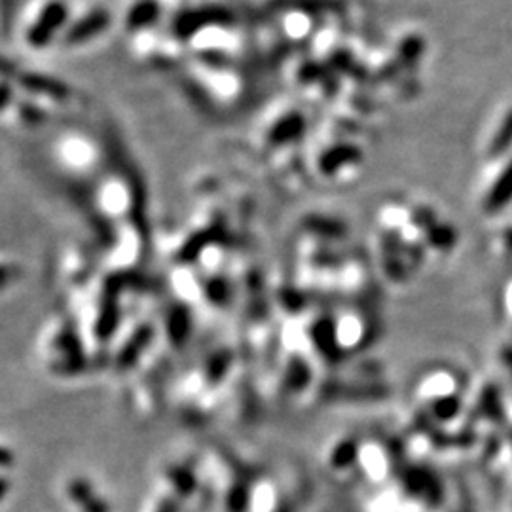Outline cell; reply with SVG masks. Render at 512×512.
<instances>
[{
    "instance_id": "obj_1",
    "label": "cell",
    "mask_w": 512,
    "mask_h": 512,
    "mask_svg": "<svg viewBox=\"0 0 512 512\" xmlns=\"http://www.w3.org/2000/svg\"><path fill=\"white\" fill-rule=\"evenodd\" d=\"M42 349L50 370H57L60 374L78 370L82 351L78 340L63 323H57L52 330L48 329V336L44 340Z\"/></svg>"
},
{
    "instance_id": "obj_2",
    "label": "cell",
    "mask_w": 512,
    "mask_h": 512,
    "mask_svg": "<svg viewBox=\"0 0 512 512\" xmlns=\"http://www.w3.org/2000/svg\"><path fill=\"white\" fill-rule=\"evenodd\" d=\"M67 497L80 512H109L107 503L101 500L99 493L87 484L84 478L70 480L67 484Z\"/></svg>"
},
{
    "instance_id": "obj_3",
    "label": "cell",
    "mask_w": 512,
    "mask_h": 512,
    "mask_svg": "<svg viewBox=\"0 0 512 512\" xmlns=\"http://www.w3.org/2000/svg\"><path fill=\"white\" fill-rule=\"evenodd\" d=\"M510 196H512V162L507 164V175L503 173L501 177L495 181V186L488 190L486 205L488 207H501Z\"/></svg>"
},
{
    "instance_id": "obj_4",
    "label": "cell",
    "mask_w": 512,
    "mask_h": 512,
    "mask_svg": "<svg viewBox=\"0 0 512 512\" xmlns=\"http://www.w3.org/2000/svg\"><path fill=\"white\" fill-rule=\"evenodd\" d=\"M177 495H158L146 512H177Z\"/></svg>"
},
{
    "instance_id": "obj_5",
    "label": "cell",
    "mask_w": 512,
    "mask_h": 512,
    "mask_svg": "<svg viewBox=\"0 0 512 512\" xmlns=\"http://www.w3.org/2000/svg\"><path fill=\"white\" fill-rule=\"evenodd\" d=\"M12 461H13V456H12V451L6 448V446H3L0 444V473L3 471H6L8 467L12 465Z\"/></svg>"
}]
</instances>
